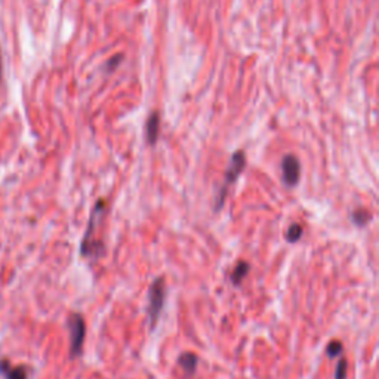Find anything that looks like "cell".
I'll list each match as a JSON object with an SVG mask.
<instances>
[{
	"mask_svg": "<svg viewBox=\"0 0 379 379\" xmlns=\"http://www.w3.org/2000/svg\"><path fill=\"white\" fill-rule=\"evenodd\" d=\"M244 166H246V156H244L243 151H236L235 154L231 156L230 165H228V168H227V170H225L224 182H223L220 193H218L216 200H215V211H216V212L223 209L230 187L239 180V177L242 175Z\"/></svg>",
	"mask_w": 379,
	"mask_h": 379,
	"instance_id": "cell-1",
	"label": "cell"
},
{
	"mask_svg": "<svg viewBox=\"0 0 379 379\" xmlns=\"http://www.w3.org/2000/svg\"><path fill=\"white\" fill-rule=\"evenodd\" d=\"M67 329L70 335V359H76L82 354L86 337L83 316L79 313H71L67 318Z\"/></svg>",
	"mask_w": 379,
	"mask_h": 379,
	"instance_id": "cell-2",
	"label": "cell"
},
{
	"mask_svg": "<svg viewBox=\"0 0 379 379\" xmlns=\"http://www.w3.org/2000/svg\"><path fill=\"white\" fill-rule=\"evenodd\" d=\"M165 298H166V287H165V279L163 277H157L153 280L149 289V318L151 329L156 328L159 317L162 314V310L165 307Z\"/></svg>",
	"mask_w": 379,
	"mask_h": 379,
	"instance_id": "cell-3",
	"label": "cell"
},
{
	"mask_svg": "<svg viewBox=\"0 0 379 379\" xmlns=\"http://www.w3.org/2000/svg\"><path fill=\"white\" fill-rule=\"evenodd\" d=\"M107 211V206H106V201L103 199H99L95 206L92 209V213H91V218H89V223H87V227H86V232L85 236L82 239V244H80V254L82 256L87 258V255H89V251H91V246H92V239H94V235L97 231V227L98 224L101 223V218L104 216Z\"/></svg>",
	"mask_w": 379,
	"mask_h": 379,
	"instance_id": "cell-4",
	"label": "cell"
},
{
	"mask_svg": "<svg viewBox=\"0 0 379 379\" xmlns=\"http://www.w3.org/2000/svg\"><path fill=\"white\" fill-rule=\"evenodd\" d=\"M282 177L287 187H295L301 178V163L297 156L287 154L282 160Z\"/></svg>",
	"mask_w": 379,
	"mask_h": 379,
	"instance_id": "cell-5",
	"label": "cell"
},
{
	"mask_svg": "<svg viewBox=\"0 0 379 379\" xmlns=\"http://www.w3.org/2000/svg\"><path fill=\"white\" fill-rule=\"evenodd\" d=\"M0 375L5 379H28V369L24 364L12 366L8 359L0 360Z\"/></svg>",
	"mask_w": 379,
	"mask_h": 379,
	"instance_id": "cell-6",
	"label": "cell"
},
{
	"mask_svg": "<svg viewBox=\"0 0 379 379\" xmlns=\"http://www.w3.org/2000/svg\"><path fill=\"white\" fill-rule=\"evenodd\" d=\"M178 364L184 369V372L187 375H193L197 369V364H199V359L194 353H182L180 357H178Z\"/></svg>",
	"mask_w": 379,
	"mask_h": 379,
	"instance_id": "cell-7",
	"label": "cell"
},
{
	"mask_svg": "<svg viewBox=\"0 0 379 379\" xmlns=\"http://www.w3.org/2000/svg\"><path fill=\"white\" fill-rule=\"evenodd\" d=\"M249 270H251V267L246 261H239L235 270H232V273H231V283L235 286L240 285L244 280V277L247 275V273H249Z\"/></svg>",
	"mask_w": 379,
	"mask_h": 379,
	"instance_id": "cell-8",
	"label": "cell"
},
{
	"mask_svg": "<svg viewBox=\"0 0 379 379\" xmlns=\"http://www.w3.org/2000/svg\"><path fill=\"white\" fill-rule=\"evenodd\" d=\"M372 220V213L368 211V209H364V208H359V209H354L352 212V221L357 225V227H364V225H368Z\"/></svg>",
	"mask_w": 379,
	"mask_h": 379,
	"instance_id": "cell-9",
	"label": "cell"
},
{
	"mask_svg": "<svg viewBox=\"0 0 379 379\" xmlns=\"http://www.w3.org/2000/svg\"><path fill=\"white\" fill-rule=\"evenodd\" d=\"M159 137V114L153 113L147 122V139L149 144L154 145Z\"/></svg>",
	"mask_w": 379,
	"mask_h": 379,
	"instance_id": "cell-10",
	"label": "cell"
},
{
	"mask_svg": "<svg viewBox=\"0 0 379 379\" xmlns=\"http://www.w3.org/2000/svg\"><path fill=\"white\" fill-rule=\"evenodd\" d=\"M302 235H304L302 225L298 223H294V224H290V227L286 231V240L289 243H297L302 237Z\"/></svg>",
	"mask_w": 379,
	"mask_h": 379,
	"instance_id": "cell-11",
	"label": "cell"
},
{
	"mask_svg": "<svg viewBox=\"0 0 379 379\" xmlns=\"http://www.w3.org/2000/svg\"><path fill=\"white\" fill-rule=\"evenodd\" d=\"M342 349H344L342 342L338 341V340H333V341H330V342L328 344V347H326V354H328V357L333 359V357L340 356V354L342 353Z\"/></svg>",
	"mask_w": 379,
	"mask_h": 379,
	"instance_id": "cell-12",
	"label": "cell"
},
{
	"mask_svg": "<svg viewBox=\"0 0 379 379\" xmlns=\"http://www.w3.org/2000/svg\"><path fill=\"white\" fill-rule=\"evenodd\" d=\"M347 371H348V361L347 359H341L338 361L337 371H335V379H347Z\"/></svg>",
	"mask_w": 379,
	"mask_h": 379,
	"instance_id": "cell-13",
	"label": "cell"
},
{
	"mask_svg": "<svg viewBox=\"0 0 379 379\" xmlns=\"http://www.w3.org/2000/svg\"><path fill=\"white\" fill-rule=\"evenodd\" d=\"M0 82H2V55H0Z\"/></svg>",
	"mask_w": 379,
	"mask_h": 379,
	"instance_id": "cell-14",
	"label": "cell"
}]
</instances>
